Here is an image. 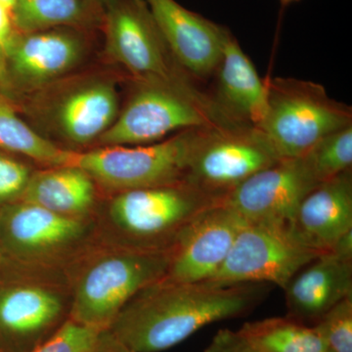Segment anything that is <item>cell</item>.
<instances>
[{"label": "cell", "mask_w": 352, "mask_h": 352, "mask_svg": "<svg viewBox=\"0 0 352 352\" xmlns=\"http://www.w3.org/2000/svg\"><path fill=\"white\" fill-rule=\"evenodd\" d=\"M267 87V111L254 127L279 161L302 157L328 134L352 124L351 109L320 85L279 78Z\"/></svg>", "instance_id": "3"}, {"label": "cell", "mask_w": 352, "mask_h": 352, "mask_svg": "<svg viewBox=\"0 0 352 352\" xmlns=\"http://www.w3.org/2000/svg\"><path fill=\"white\" fill-rule=\"evenodd\" d=\"M284 291L287 317L314 325L340 300L352 296V258L333 252L320 254L298 271Z\"/></svg>", "instance_id": "16"}, {"label": "cell", "mask_w": 352, "mask_h": 352, "mask_svg": "<svg viewBox=\"0 0 352 352\" xmlns=\"http://www.w3.org/2000/svg\"><path fill=\"white\" fill-rule=\"evenodd\" d=\"M82 50L80 39L69 32L46 30L16 34L7 51V63L21 82L36 85L73 68Z\"/></svg>", "instance_id": "18"}, {"label": "cell", "mask_w": 352, "mask_h": 352, "mask_svg": "<svg viewBox=\"0 0 352 352\" xmlns=\"http://www.w3.org/2000/svg\"><path fill=\"white\" fill-rule=\"evenodd\" d=\"M220 201L186 182L146 187L119 192L109 217L122 238L120 247L168 252L199 215Z\"/></svg>", "instance_id": "2"}, {"label": "cell", "mask_w": 352, "mask_h": 352, "mask_svg": "<svg viewBox=\"0 0 352 352\" xmlns=\"http://www.w3.org/2000/svg\"><path fill=\"white\" fill-rule=\"evenodd\" d=\"M204 352H261L239 333L221 329L215 333Z\"/></svg>", "instance_id": "28"}, {"label": "cell", "mask_w": 352, "mask_h": 352, "mask_svg": "<svg viewBox=\"0 0 352 352\" xmlns=\"http://www.w3.org/2000/svg\"><path fill=\"white\" fill-rule=\"evenodd\" d=\"M314 327L331 352H352V296L331 308Z\"/></svg>", "instance_id": "25"}, {"label": "cell", "mask_w": 352, "mask_h": 352, "mask_svg": "<svg viewBox=\"0 0 352 352\" xmlns=\"http://www.w3.org/2000/svg\"><path fill=\"white\" fill-rule=\"evenodd\" d=\"M247 222L223 199L208 208L185 229L170 250L163 279L176 283L208 281L226 261Z\"/></svg>", "instance_id": "10"}, {"label": "cell", "mask_w": 352, "mask_h": 352, "mask_svg": "<svg viewBox=\"0 0 352 352\" xmlns=\"http://www.w3.org/2000/svg\"><path fill=\"white\" fill-rule=\"evenodd\" d=\"M300 244L328 254L352 231L351 170L314 187L303 198L289 226Z\"/></svg>", "instance_id": "15"}, {"label": "cell", "mask_w": 352, "mask_h": 352, "mask_svg": "<svg viewBox=\"0 0 352 352\" xmlns=\"http://www.w3.org/2000/svg\"><path fill=\"white\" fill-rule=\"evenodd\" d=\"M69 308L41 285H0V352H30L67 319Z\"/></svg>", "instance_id": "12"}, {"label": "cell", "mask_w": 352, "mask_h": 352, "mask_svg": "<svg viewBox=\"0 0 352 352\" xmlns=\"http://www.w3.org/2000/svg\"><path fill=\"white\" fill-rule=\"evenodd\" d=\"M85 226L78 217L56 214L21 201L0 208V243L18 258H43L82 239Z\"/></svg>", "instance_id": "13"}, {"label": "cell", "mask_w": 352, "mask_h": 352, "mask_svg": "<svg viewBox=\"0 0 352 352\" xmlns=\"http://www.w3.org/2000/svg\"><path fill=\"white\" fill-rule=\"evenodd\" d=\"M104 331L68 318L30 352H91Z\"/></svg>", "instance_id": "26"}, {"label": "cell", "mask_w": 352, "mask_h": 352, "mask_svg": "<svg viewBox=\"0 0 352 352\" xmlns=\"http://www.w3.org/2000/svg\"><path fill=\"white\" fill-rule=\"evenodd\" d=\"M170 252L119 251L97 258L76 284L69 318L107 330L129 300L166 276Z\"/></svg>", "instance_id": "5"}, {"label": "cell", "mask_w": 352, "mask_h": 352, "mask_svg": "<svg viewBox=\"0 0 352 352\" xmlns=\"http://www.w3.org/2000/svg\"><path fill=\"white\" fill-rule=\"evenodd\" d=\"M278 161L254 126L214 127L194 153L184 182L208 195L223 199Z\"/></svg>", "instance_id": "9"}, {"label": "cell", "mask_w": 352, "mask_h": 352, "mask_svg": "<svg viewBox=\"0 0 352 352\" xmlns=\"http://www.w3.org/2000/svg\"><path fill=\"white\" fill-rule=\"evenodd\" d=\"M217 103L235 122L256 126L267 111V83L228 31L224 34L219 67Z\"/></svg>", "instance_id": "17"}, {"label": "cell", "mask_w": 352, "mask_h": 352, "mask_svg": "<svg viewBox=\"0 0 352 352\" xmlns=\"http://www.w3.org/2000/svg\"><path fill=\"white\" fill-rule=\"evenodd\" d=\"M280 1H281L282 6H287L293 3V2L298 1V0H280Z\"/></svg>", "instance_id": "33"}, {"label": "cell", "mask_w": 352, "mask_h": 352, "mask_svg": "<svg viewBox=\"0 0 352 352\" xmlns=\"http://www.w3.org/2000/svg\"><path fill=\"white\" fill-rule=\"evenodd\" d=\"M263 293V284L214 286L161 279L136 294L108 330L134 352H161L205 326L249 314Z\"/></svg>", "instance_id": "1"}, {"label": "cell", "mask_w": 352, "mask_h": 352, "mask_svg": "<svg viewBox=\"0 0 352 352\" xmlns=\"http://www.w3.org/2000/svg\"><path fill=\"white\" fill-rule=\"evenodd\" d=\"M7 68V54L4 48L0 45V80L3 78Z\"/></svg>", "instance_id": "31"}, {"label": "cell", "mask_w": 352, "mask_h": 352, "mask_svg": "<svg viewBox=\"0 0 352 352\" xmlns=\"http://www.w3.org/2000/svg\"><path fill=\"white\" fill-rule=\"evenodd\" d=\"M317 185L302 157L281 160L241 183L223 201L247 221L289 226L300 201Z\"/></svg>", "instance_id": "11"}, {"label": "cell", "mask_w": 352, "mask_h": 352, "mask_svg": "<svg viewBox=\"0 0 352 352\" xmlns=\"http://www.w3.org/2000/svg\"><path fill=\"white\" fill-rule=\"evenodd\" d=\"M319 256L300 244L286 224L248 221L226 261L206 282L214 286L271 283L284 289Z\"/></svg>", "instance_id": "6"}, {"label": "cell", "mask_w": 352, "mask_h": 352, "mask_svg": "<svg viewBox=\"0 0 352 352\" xmlns=\"http://www.w3.org/2000/svg\"><path fill=\"white\" fill-rule=\"evenodd\" d=\"M162 38L176 61L191 75L207 78L221 58L226 29L175 0H145Z\"/></svg>", "instance_id": "14"}, {"label": "cell", "mask_w": 352, "mask_h": 352, "mask_svg": "<svg viewBox=\"0 0 352 352\" xmlns=\"http://www.w3.org/2000/svg\"><path fill=\"white\" fill-rule=\"evenodd\" d=\"M21 199L56 214L80 219L94 207V179L78 166H53L31 175Z\"/></svg>", "instance_id": "19"}, {"label": "cell", "mask_w": 352, "mask_h": 352, "mask_svg": "<svg viewBox=\"0 0 352 352\" xmlns=\"http://www.w3.org/2000/svg\"><path fill=\"white\" fill-rule=\"evenodd\" d=\"M94 3V0H15L11 14L14 27L29 34L82 24Z\"/></svg>", "instance_id": "22"}, {"label": "cell", "mask_w": 352, "mask_h": 352, "mask_svg": "<svg viewBox=\"0 0 352 352\" xmlns=\"http://www.w3.org/2000/svg\"><path fill=\"white\" fill-rule=\"evenodd\" d=\"M200 127L233 129L188 95L157 83H144L107 131L103 146L152 144L173 131Z\"/></svg>", "instance_id": "8"}, {"label": "cell", "mask_w": 352, "mask_h": 352, "mask_svg": "<svg viewBox=\"0 0 352 352\" xmlns=\"http://www.w3.org/2000/svg\"><path fill=\"white\" fill-rule=\"evenodd\" d=\"M91 352H134L126 344H122L115 336L109 332V330L104 331L101 333L100 339L97 342L96 346Z\"/></svg>", "instance_id": "30"}, {"label": "cell", "mask_w": 352, "mask_h": 352, "mask_svg": "<svg viewBox=\"0 0 352 352\" xmlns=\"http://www.w3.org/2000/svg\"><path fill=\"white\" fill-rule=\"evenodd\" d=\"M238 331L261 352H331L314 326L287 316L248 322Z\"/></svg>", "instance_id": "21"}, {"label": "cell", "mask_w": 352, "mask_h": 352, "mask_svg": "<svg viewBox=\"0 0 352 352\" xmlns=\"http://www.w3.org/2000/svg\"><path fill=\"white\" fill-rule=\"evenodd\" d=\"M302 157L317 184L351 170L352 124L328 134Z\"/></svg>", "instance_id": "24"}, {"label": "cell", "mask_w": 352, "mask_h": 352, "mask_svg": "<svg viewBox=\"0 0 352 352\" xmlns=\"http://www.w3.org/2000/svg\"><path fill=\"white\" fill-rule=\"evenodd\" d=\"M11 11L2 2H0V45L4 48L6 54L16 34Z\"/></svg>", "instance_id": "29"}, {"label": "cell", "mask_w": 352, "mask_h": 352, "mask_svg": "<svg viewBox=\"0 0 352 352\" xmlns=\"http://www.w3.org/2000/svg\"><path fill=\"white\" fill-rule=\"evenodd\" d=\"M212 129H186L149 145L69 151L65 166L82 168L95 182L119 192L185 182L192 157Z\"/></svg>", "instance_id": "4"}, {"label": "cell", "mask_w": 352, "mask_h": 352, "mask_svg": "<svg viewBox=\"0 0 352 352\" xmlns=\"http://www.w3.org/2000/svg\"><path fill=\"white\" fill-rule=\"evenodd\" d=\"M0 2H2L9 10L12 11L14 4H15V0H0Z\"/></svg>", "instance_id": "32"}, {"label": "cell", "mask_w": 352, "mask_h": 352, "mask_svg": "<svg viewBox=\"0 0 352 352\" xmlns=\"http://www.w3.org/2000/svg\"><path fill=\"white\" fill-rule=\"evenodd\" d=\"M0 149L18 153L52 166H65L69 151L60 149L16 115L8 104L0 101Z\"/></svg>", "instance_id": "23"}, {"label": "cell", "mask_w": 352, "mask_h": 352, "mask_svg": "<svg viewBox=\"0 0 352 352\" xmlns=\"http://www.w3.org/2000/svg\"><path fill=\"white\" fill-rule=\"evenodd\" d=\"M117 115L115 88L108 83H95L65 99L58 112V122L72 142L87 144L107 131Z\"/></svg>", "instance_id": "20"}, {"label": "cell", "mask_w": 352, "mask_h": 352, "mask_svg": "<svg viewBox=\"0 0 352 352\" xmlns=\"http://www.w3.org/2000/svg\"><path fill=\"white\" fill-rule=\"evenodd\" d=\"M30 178L27 166L0 155V204L11 203L22 196Z\"/></svg>", "instance_id": "27"}, {"label": "cell", "mask_w": 352, "mask_h": 352, "mask_svg": "<svg viewBox=\"0 0 352 352\" xmlns=\"http://www.w3.org/2000/svg\"><path fill=\"white\" fill-rule=\"evenodd\" d=\"M112 1V0H94V3H102V4H108L109 2Z\"/></svg>", "instance_id": "34"}, {"label": "cell", "mask_w": 352, "mask_h": 352, "mask_svg": "<svg viewBox=\"0 0 352 352\" xmlns=\"http://www.w3.org/2000/svg\"><path fill=\"white\" fill-rule=\"evenodd\" d=\"M107 6V46L115 59L144 83H157L175 88L208 110L217 112V102L173 75L164 54L166 44L146 2L112 0Z\"/></svg>", "instance_id": "7"}]
</instances>
